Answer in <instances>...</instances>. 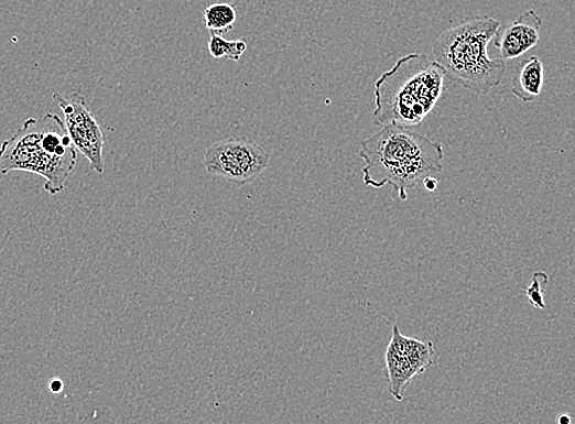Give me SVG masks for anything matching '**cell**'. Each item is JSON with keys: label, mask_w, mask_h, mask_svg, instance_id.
Masks as SVG:
<instances>
[{"label": "cell", "mask_w": 575, "mask_h": 424, "mask_svg": "<svg viewBox=\"0 0 575 424\" xmlns=\"http://www.w3.org/2000/svg\"><path fill=\"white\" fill-rule=\"evenodd\" d=\"M542 19L531 9L513 23L499 28L495 36V46L501 53V59L512 61L538 46L541 37Z\"/></svg>", "instance_id": "8"}, {"label": "cell", "mask_w": 575, "mask_h": 424, "mask_svg": "<svg viewBox=\"0 0 575 424\" xmlns=\"http://www.w3.org/2000/svg\"><path fill=\"white\" fill-rule=\"evenodd\" d=\"M446 91V74L427 54L411 53L376 81L375 126L409 128L423 122Z\"/></svg>", "instance_id": "2"}, {"label": "cell", "mask_w": 575, "mask_h": 424, "mask_svg": "<svg viewBox=\"0 0 575 424\" xmlns=\"http://www.w3.org/2000/svg\"><path fill=\"white\" fill-rule=\"evenodd\" d=\"M205 26L210 35L223 36L234 30L237 13L231 4L216 3L205 9Z\"/></svg>", "instance_id": "10"}, {"label": "cell", "mask_w": 575, "mask_h": 424, "mask_svg": "<svg viewBox=\"0 0 575 424\" xmlns=\"http://www.w3.org/2000/svg\"><path fill=\"white\" fill-rule=\"evenodd\" d=\"M545 83L544 63L538 57H530L518 65L512 78V93L524 104L534 102Z\"/></svg>", "instance_id": "9"}, {"label": "cell", "mask_w": 575, "mask_h": 424, "mask_svg": "<svg viewBox=\"0 0 575 424\" xmlns=\"http://www.w3.org/2000/svg\"><path fill=\"white\" fill-rule=\"evenodd\" d=\"M557 422L558 424H571L572 420L569 415H561Z\"/></svg>", "instance_id": "15"}, {"label": "cell", "mask_w": 575, "mask_h": 424, "mask_svg": "<svg viewBox=\"0 0 575 424\" xmlns=\"http://www.w3.org/2000/svg\"><path fill=\"white\" fill-rule=\"evenodd\" d=\"M48 388L52 394H61L64 389V384L59 378H53L48 384Z\"/></svg>", "instance_id": "13"}, {"label": "cell", "mask_w": 575, "mask_h": 424, "mask_svg": "<svg viewBox=\"0 0 575 424\" xmlns=\"http://www.w3.org/2000/svg\"><path fill=\"white\" fill-rule=\"evenodd\" d=\"M209 52L215 59L226 58L229 61H240L247 51V43L242 40L227 41L223 36L210 35Z\"/></svg>", "instance_id": "11"}, {"label": "cell", "mask_w": 575, "mask_h": 424, "mask_svg": "<svg viewBox=\"0 0 575 424\" xmlns=\"http://www.w3.org/2000/svg\"><path fill=\"white\" fill-rule=\"evenodd\" d=\"M499 28L501 23L493 18L475 17L444 31L433 45V54L446 79L479 96L501 85L506 62L490 58L487 52Z\"/></svg>", "instance_id": "4"}, {"label": "cell", "mask_w": 575, "mask_h": 424, "mask_svg": "<svg viewBox=\"0 0 575 424\" xmlns=\"http://www.w3.org/2000/svg\"><path fill=\"white\" fill-rule=\"evenodd\" d=\"M53 100L64 115V126L75 149L88 159L94 171L105 172L102 129L86 105L85 97L79 94L64 96L53 94Z\"/></svg>", "instance_id": "7"}, {"label": "cell", "mask_w": 575, "mask_h": 424, "mask_svg": "<svg viewBox=\"0 0 575 424\" xmlns=\"http://www.w3.org/2000/svg\"><path fill=\"white\" fill-rule=\"evenodd\" d=\"M367 187H392L401 202L417 184L441 173L443 146L426 135L397 124L384 126L377 134L361 141Z\"/></svg>", "instance_id": "1"}, {"label": "cell", "mask_w": 575, "mask_h": 424, "mask_svg": "<svg viewBox=\"0 0 575 424\" xmlns=\"http://www.w3.org/2000/svg\"><path fill=\"white\" fill-rule=\"evenodd\" d=\"M423 186H425V188L428 192H433L437 188L438 182L435 177H430V178L423 181Z\"/></svg>", "instance_id": "14"}, {"label": "cell", "mask_w": 575, "mask_h": 424, "mask_svg": "<svg viewBox=\"0 0 575 424\" xmlns=\"http://www.w3.org/2000/svg\"><path fill=\"white\" fill-rule=\"evenodd\" d=\"M435 346L432 341H422L401 334L394 325L392 339L386 352V368L389 394L397 401L404 398L411 380L426 372L433 365Z\"/></svg>", "instance_id": "6"}, {"label": "cell", "mask_w": 575, "mask_h": 424, "mask_svg": "<svg viewBox=\"0 0 575 424\" xmlns=\"http://www.w3.org/2000/svg\"><path fill=\"white\" fill-rule=\"evenodd\" d=\"M77 149L62 119L54 113L29 118L0 146V173L24 171L45 178V191L61 193L77 165Z\"/></svg>", "instance_id": "3"}, {"label": "cell", "mask_w": 575, "mask_h": 424, "mask_svg": "<svg viewBox=\"0 0 575 424\" xmlns=\"http://www.w3.org/2000/svg\"><path fill=\"white\" fill-rule=\"evenodd\" d=\"M540 276L541 273L534 274L533 282H531V285L525 290V293L531 306L536 309H544L546 304L544 302V291H542L540 284Z\"/></svg>", "instance_id": "12"}, {"label": "cell", "mask_w": 575, "mask_h": 424, "mask_svg": "<svg viewBox=\"0 0 575 424\" xmlns=\"http://www.w3.org/2000/svg\"><path fill=\"white\" fill-rule=\"evenodd\" d=\"M270 155L256 141L247 138H229L206 149V173L234 184L252 183L269 166Z\"/></svg>", "instance_id": "5"}]
</instances>
